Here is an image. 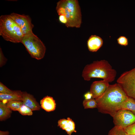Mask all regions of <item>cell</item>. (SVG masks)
I'll list each match as a JSON object with an SVG mask.
<instances>
[{
  "label": "cell",
  "mask_w": 135,
  "mask_h": 135,
  "mask_svg": "<svg viewBox=\"0 0 135 135\" xmlns=\"http://www.w3.org/2000/svg\"><path fill=\"white\" fill-rule=\"evenodd\" d=\"M128 97L117 83L110 85L102 95L95 99L98 111L112 117L120 110L122 103Z\"/></svg>",
  "instance_id": "obj_1"
},
{
  "label": "cell",
  "mask_w": 135,
  "mask_h": 135,
  "mask_svg": "<svg viewBox=\"0 0 135 135\" xmlns=\"http://www.w3.org/2000/svg\"><path fill=\"white\" fill-rule=\"evenodd\" d=\"M117 74L116 71L105 60L94 61L86 65L82 72L84 80L89 81L91 78H102L109 82L113 81Z\"/></svg>",
  "instance_id": "obj_2"
},
{
  "label": "cell",
  "mask_w": 135,
  "mask_h": 135,
  "mask_svg": "<svg viewBox=\"0 0 135 135\" xmlns=\"http://www.w3.org/2000/svg\"><path fill=\"white\" fill-rule=\"evenodd\" d=\"M56 10L58 15L64 16L68 27L80 28L82 23L81 9L78 0H60L57 3Z\"/></svg>",
  "instance_id": "obj_3"
},
{
  "label": "cell",
  "mask_w": 135,
  "mask_h": 135,
  "mask_svg": "<svg viewBox=\"0 0 135 135\" xmlns=\"http://www.w3.org/2000/svg\"><path fill=\"white\" fill-rule=\"evenodd\" d=\"M0 35L5 40L14 43L21 42L24 36L20 28L10 15L0 17Z\"/></svg>",
  "instance_id": "obj_4"
},
{
  "label": "cell",
  "mask_w": 135,
  "mask_h": 135,
  "mask_svg": "<svg viewBox=\"0 0 135 135\" xmlns=\"http://www.w3.org/2000/svg\"><path fill=\"white\" fill-rule=\"evenodd\" d=\"M31 56L37 60L44 56L46 48L40 39L33 32L24 35L21 41Z\"/></svg>",
  "instance_id": "obj_5"
},
{
  "label": "cell",
  "mask_w": 135,
  "mask_h": 135,
  "mask_svg": "<svg viewBox=\"0 0 135 135\" xmlns=\"http://www.w3.org/2000/svg\"><path fill=\"white\" fill-rule=\"evenodd\" d=\"M117 82L128 97L135 100V68L122 74Z\"/></svg>",
  "instance_id": "obj_6"
},
{
  "label": "cell",
  "mask_w": 135,
  "mask_h": 135,
  "mask_svg": "<svg viewBox=\"0 0 135 135\" xmlns=\"http://www.w3.org/2000/svg\"><path fill=\"white\" fill-rule=\"evenodd\" d=\"M112 117L115 126L123 128L135 123V114L128 110H119Z\"/></svg>",
  "instance_id": "obj_7"
},
{
  "label": "cell",
  "mask_w": 135,
  "mask_h": 135,
  "mask_svg": "<svg viewBox=\"0 0 135 135\" xmlns=\"http://www.w3.org/2000/svg\"><path fill=\"white\" fill-rule=\"evenodd\" d=\"M10 15L20 27L24 35L32 32L34 26L28 16L14 13H12Z\"/></svg>",
  "instance_id": "obj_8"
},
{
  "label": "cell",
  "mask_w": 135,
  "mask_h": 135,
  "mask_svg": "<svg viewBox=\"0 0 135 135\" xmlns=\"http://www.w3.org/2000/svg\"><path fill=\"white\" fill-rule=\"evenodd\" d=\"M109 83L104 80L93 82L90 90L92 95V98L96 99L102 96L109 86Z\"/></svg>",
  "instance_id": "obj_9"
},
{
  "label": "cell",
  "mask_w": 135,
  "mask_h": 135,
  "mask_svg": "<svg viewBox=\"0 0 135 135\" xmlns=\"http://www.w3.org/2000/svg\"><path fill=\"white\" fill-rule=\"evenodd\" d=\"M21 100L24 104L32 111L38 110L40 109V106L34 96L26 92H22Z\"/></svg>",
  "instance_id": "obj_10"
},
{
  "label": "cell",
  "mask_w": 135,
  "mask_h": 135,
  "mask_svg": "<svg viewBox=\"0 0 135 135\" xmlns=\"http://www.w3.org/2000/svg\"><path fill=\"white\" fill-rule=\"evenodd\" d=\"M58 126L65 130L68 135H71L72 133L76 132L75 124L70 118H68L66 119H60L58 120Z\"/></svg>",
  "instance_id": "obj_11"
},
{
  "label": "cell",
  "mask_w": 135,
  "mask_h": 135,
  "mask_svg": "<svg viewBox=\"0 0 135 135\" xmlns=\"http://www.w3.org/2000/svg\"><path fill=\"white\" fill-rule=\"evenodd\" d=\"M103 40L99 36L92 35L87 41V45L89 51L92 52H97L102 46Z\"/></svg>",
  "instance_id": "obj_12"
},
{
  "label": "cell",
  "mask_w": 135,
  "mask_h": 135,
  "mask_svg": "<svg viewBox=\"0 0 135 135\" xmlns=\"http://www.w3.org/2000/svg\"><path fill=\"white\" fill-rule=\"evenodd\" d=\"M41 108L48 112L54 110L56 108V104L53 98L50 96H47L40 101Z\"/></svg>",
  "instance_id": "obj_13"
},
{
  "label": "cell",
  "mask_w": 135,
  "mask_h": 135,
  "mask_svg": "<svg viewBox=\"0 0 135 135\" xmlns=\"http://www.w3.org/2000/svg\"><path fill=\"white\" fill-rule=\"evenodd\" d=\"M22 92L16 90L14 93L10 94L0 93V100L5 103L13 100H21Z\"/></svg>",
  "instance_id": "obj_14"
},
{
  "label": "cell",
  "mask_w": 135,
  "mask_h": 135,
  "mask_svg": "<svg viewBox=\"0 0 135 135\" xmlns=\"http://www.w3.org/2000/svg\"><path fill=\"white\" fill-rule=\"evenodd\" d=\"M12 110L8 107L6 103L0 102V120L3 121L9 118Z\"/></svg>",
  "instance_id": "obj_15"
},
{
  "label": "cell",
  "mask_w": 135,
  "mask_h": 135,
  "mask_svg": "<svg viewBox=\"0 0 135 135\" xmlns=\"http://www.w3.org/2000/svg\"><path fill=\"white\" fill-rule=\"evenodd\" d=\"M120 110H130L135 114V100L128 97L121 104Z\"/></svg>",
  "instance_id": "obj_16"
},
{
  "label": "cell",
  "mask_w": 135,
  "mask_h": 135,
  "mask_svg": "<svg viewBox=\"0 0 135 135\" xmlns=\"http://www.w3.org/2000/svg\"><path fill=\"white\" fill-rule=\"evenodd\" d=\"M6 104L12 110L18 111L23 103L22 100H16L9 101Z\"/></svg>",
  "instance_id": "obj_17"
},
{
  "label": "cell",
  "mask_w": 135,
  "mask_h": 135,
  "mask_svg": "<svg viewBox=\"0 0 135 135\" xmlns=\"http://www.w3.org/2000/svg\"><path fill=\"white\" fill-rule=\"evenodd\" d=\"M108 135H131L128 134L122 128L114 126L110 130Z\"/></svg>",
  "instance_id": "obj_18"
},
{
  "label": "cell",
  "mask_w": 135,
  "mask_h": 135,
  "mask_svg": "<svg viewBox=\"0 0 135 135\" xmlns=\"http://www.w3.org/2000/svg\"><path fill=\"white\" fill-rule=\"evenodd\" d=\"M84 109L97 108V103L95 99L92 98L89 100L84 99L82 103Z\"/></svg>",
  "instance_id": "obj_19"
},
{
  "label": "cell",
  "mask_w": 135,
  "mask_h": 135,
  "mask_svg": "<svg viewBox=\"0 0 135 135\" xmlns=\"http://www.w3.org/2000/svg\"><path fill=\"white\" fill-rule=\"evenodd\" d=\"M32 110L30 108L23 104L18 111L23 115L31 116L32 114Z\"/></svg>",
  "instance_id": "obj_20"
},
{
  "label": "cell",
  "mask_w": 135,
  "mask_h": 135,
  "mask_svg": "<svg viewBox=\"0 0 135 135\" xmlns=\"http://www.w3.org/2000/svg\"><path fill=\"white\" fill-rule=\"evenodd\" d=\"M117 40L118 43L120 45L126 46L128 44V39L124 36H119Z\"/></svg>",
  "instance_id": "obj_21"
},
{
  "label": "cell",
  "mask_w": 135,
  "mask_h": 135,
  "mask_svg": "<svg viewBox=\"0 0 135 135\" xmlns=\"http://www.w3.org/2000/svg\"><path fill=\"white\" fill-rule=\"evenodd\" d=\"M15 91L10 90L2 82H0V93L10 94L14 92Z\"/></svg>",
  "instance_id": "obj_22"
},
{
  "label": "cell",
  "mask_w": 135,
  "mask_h": 135,
  "mask_svg": "<svg viewBox=\"0 0 135 135\" xmlns=\"http://www.w3.org/2000/svg\"><path fill=\"white\" fill-rule=\"evenodd\" d=\"M123 129L128 134L131 135H135V123Z\"/></svg>",
  "instance_id": "obj_23"
},
{
  "label": "cell",
  "mask_w": 135,
  "mask_h": 135,
  "mask_svg": "<svg viewBox=\"0 0 135 135\" xmlns=\"http://www.w3.org/2000/svg\"><path fill=\"white\" fill-rule=\"evenodd\" d=\"M7 59L4 57L2 49L0 50V66L1 67L4 65L7 61Z\"/></svg>",
  "instance_id": "obj_24"
},
{
  "label": "cell",
  "mask_w": 135,
  "mask_h": 135,
  "mask_svg": "<svg viewBox=\"0 0 135 135\" xmlns=\"http://www.w3.org/2000/svg\"><path fill=\"white\" fill-rule=\"evenodd\" d=\"M58 20L60 22L65 25L66 26L68 23V20L65 17L64 15L59 16Z\"/></svg>",
  "instance_id": "obj_25"
},
{
  "label": "cell",
  "mask_w": 135,
  "mask_h": 135,
  "mask_svg": "<svg viewBox=\"0 0 135 135\" xmlns=\"http://www.w3.org/2000/svg\"><path fill=\"white\" fill-rule=\"evenodd\" d=\"M92 95L91 93L90 92H88L84 95L85 99L89 100L92 98Z\"/></svg>",
  "instance_id": "obj_26"
},
{
  "label": "cell",
  "mask_w": 135,
  "mask_h": 135,
  "mask_svg": "<svg viewBox=\"0 0 135 135\" xmlns=\"http://www.w3.org/2000/svg\"><path fill=\"white\" fill-rule=\"evenodd\" d=\"M9 134V132L8 131H0V135H8Z\"/></svg>",
  "instance_id": "obj_27"
}]
</instances>
